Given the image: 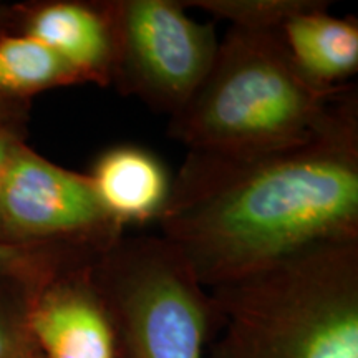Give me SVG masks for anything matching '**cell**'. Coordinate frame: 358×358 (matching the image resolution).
I'll return each instance as SVG.
<instances>
[{
	"label": "cell",
	"instance_id": "obj_10",
	"mask_svg": "<svg viewBox=\"0 0 358 358\" xmlns=\"http://www.w3.org/2000/svg\"><path fill=\"white\" fill-rule=\"evenodd\" d=\"M329 3L302 12L282 27L290 55L308 80L320 87L343 85L358 70V24L327 12Z\"/></svg>",
	"mask_w": 358,
	"mask_h": 358
},
{
	"label": "cell",
	"instance_id": "obj_16",
	"mask_svg": "<svg viewBox=\"0 0 358 358\" xmlns=\"http://www.w3.org/2000/svg\"><path fill=\"white\" fill-rule=\"evenodd\" d=\"M22 101L7 100L0 96V128H8L19 131L22 118Z\"/></svg>",
	"mask_w": 358,
	"mask_h": 358
},
{
	"label": "cell",
	"instance_id": "obj_8",
	"mask_svg": "<svg viewBox=\"0 0 358 358\" xmlns=\"http://www.w3.org/2000/svg\"><path fill=\"white\" fill-rule=\"evenodd\" d=\"M24 34L57 52L82 75L85 83L110 87L113 34L103 0L48 2L27 8Z\"/></svg>",
	"mask_w": 358,
	"mask_h": 358
},
{
	"label": "cell",
	"instance_id": "obj_12",
	"mask_svg": "<svg viewBox=\"0 0 358 358\" xmlns=\"http://www.w3.org/2000/svg\"><path fill=\"white\" fill-rule=\"evenodd\" d=\"M92 259V254L75 249L0 243V279L17 282L32 295L62 271Z\"/></svg>",
	"mask_w": 358,
	"mask_h": 358
},
{
	"label": "cell",
	"instance_id": "obj_14",
	"mask_svg": "<svg viewBox=\"0 0 358 358\" xmlns=\"http://www.w3.org/2000/svg\"><path fill=\"white\" fill-rule=\"evenodd\" d=\"M27 292H0V358H42L27 324Z\"/></svg>",
	"mask_w": 358,
	"mask_h": 358
},
{
	"label": "cell",
	"instance_id": "obj_6",
	"mask_svg": "<svg viewBox=\"0 0 358 358\" xmlns=\"http://www.w3.org/2000/svg\"><path fill=\"white\" fill-rule=\"evenodd\" d=\"M124 234L87 174L57 166L19 140L0 192V236L7 244L48 245L100 256Z\"/></svg>",
	"mask_w": 358,
	"mask_h": 358
},
{
	"label": "cell",
	"instance_id": "obj_1",
	"mask_svg": "<svg viewBox=\"0 0 358 358\" xmlns=\"http://www.w3.org/2000/svg\"><path fill=\"white\" fill-rule=\"evenodd\" d=\"M203 287L299 250L358 239V98L320 131L257 153L189 150L158 219Z\"/></svg>",
	"mask_w": 358,
	"mask_h": 358
},
{
	"label": "cell",
	"instance_id": "obj_15",
	"mask_svg": "<svg viewBox=\"0 0 358 358\" xmlns=\"http://www.w3.org/2000/svg\"><path fill=\"white\" fill-rule=\"evenodd\" d=\"M19 140H20L19 131H13V129H8V128H0V192H2L3 176H6L8 158H10L13 146H15V143ZM0 243H3L2 236H0Z\"/></svg>",
	"mask_w": 358,
	"mask_h": 358
},
{
	"label": "cell",
	"instance_id": "obj_2",
	"mask_svg": "<svg viewBox=\"0 0 358 358\" xmlns=\"http://www.w3.org/2000/svg\"><path fill=\"white\" fill-rule=\"evenodd\" d=\"M357 88H325L302 73L280 30L231 27L203 82L169 120L194 151L257 153L320 131Z\"/></svg>",
	"mask_w": 358,
	"mask_h": 358
},
{
	"label": "cell",
	"instance_id": "obj_5",
	"mask_svg": "<svg viewBox=\"0 0 358 358\" xmlns=\"http://www.w3.org/2000/svg\"><path fill=\"white\" fill-rule=\"evenodd\" d=\"M113 34L110 85L174 115L203 82L219 40L179 0H103Z\"/></svg>",
	"mask_w": 358,
	"mask_h": 358
},
{
	"label": "cell",
	"instance_id": "obj_3",
	"mask_svg": "<svg viewBox=\"0 0 358 358\" xmlns=\"http://www.w3.org/2000/svg\"><path fill=\"white\" fill-rule=\"evenodd\" d=\"M211 358H358V239L211 289Z\"/></svg>",
	"mask_w": 358,
	"mask_h": 358
},
{
	"label": "cell",
	"instance_id": "obj_4",
	"mask_svg": "<svg viewBox=\"0 0 358 358\" xmlns=\"http://www.w3.org/2000/svg\"><path fill=\"white\" fill-rule=\"evenodd\" d=\"M92 275L120 358H204L214 307L181 254L161 236H127L103 250Z\"/></svg>",
	"mask_w": 358,
	"mask_h": 358
},
{
	"label": "cell",
	"instance_id": "obj_17",
	"mask_svg": "<svg viewBox=\"0 0 358 358\" xmlns=\"http://www.w3.org/2000/svg\"><path fill=\"white\" fill-rule=\"evenodd\" d=\"M2 22H3V17H2V12H0V25H2Z\"/></svg>",
	"mask_w": 358,
	"mask_h": 358
},
{
	"label": "cell",
	"instance_id": "obj_11",
	"mask_svg": "<svg viewBox=\"0 0 358 358\" xmlns=\"http://www.w3.org/2000/svg\"><path fill=\"white\" fill-rule=\"evenodd\" d=\"M85 83L82 75L32 35H0V96L24 101L45 90Z\"/></svg>",
	"mask_w": 358,
	"mask_h": 358
},
{
	"label": "cell",
	"instance_id": "obj_9",
	"mask_svg": "<svg viewBox=\"0 0 358 358\" xmlns=\"http://www.w3.org/2000/svg\"><path fill=\"white\" fill-rule=\"evenodd\" d=\"M88 178L103 208L123 227L158 221L173 182L153 153L129 145L101 153Z\"/></svg>",
	"mask_w": 358,
	"mask_h": 358
},
{
	"label": "cell",
	"instance_id": "obj_7",
	"mask_svg": "<svg viewBox=\"0 0 358 358\" xmlns=\"http://www.w3.org/2000/svg\"><path fill=\"white\" fill-rule=\"evenodd\" d=\"M92 264L65 268L29 295L27 324L42 358H120Z\"/></svg>",
	"mask_w": 358,
	"mask_h": 358
},
{
	"label": "cell",
	"instance_id": "obj_13",
	"mask_svg": "<svg viewBox=\"0 0 358 358\" xmlns=\"http://www.w3.org/2000/svg\"><path fill=\"white\" fill-rule=\"evenodd\" d=\"M185 7H196L232 27L249 30H280L292 17L312 10L324 2L317 0H186Z\"/></svg>",
	"mask_w": 358,
	"mask_h": 358
}]
</instances>
